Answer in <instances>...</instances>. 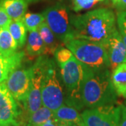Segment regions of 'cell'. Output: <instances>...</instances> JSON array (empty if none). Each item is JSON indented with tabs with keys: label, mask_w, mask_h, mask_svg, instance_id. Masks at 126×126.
Masks as SVG:
<instances>
[{
	"label": "cell",
	"mask_w": 126,
	"mask_h": 126,
	"mask_svg": "<svg viewBox=\"0 0 126 126\" xmlns=\"http://www.w3.org/2000/svg\"><path fill=\"white\" fill-rule=\"evenodd\" d=\"M72 37L98 43L104 46L117 30L111 10L101 8L71 17Z\"/></svg>",
	"instance_id": "6da1fadb"
},
{
	"label": "cell",
	"mask_w": 126,
	"mask_h": 126,
	"mask_svg": "<svg viewBox=\"0 0 126 126\" xmlns=\"http://www.w3.org/2000/svg\"><path fill=\"white\" fill-rule=\"evenodd\" d=\"M117 97L109 69L95 71L85 65L81 86V100L84 107L95 108L114 104Z\"/></svg>",
	"instance_id": "7a4b0ae2"
},
{
	"label": "cell",
	"mask_w": 126,
	"mask_h": 126,
	"mask_svg": "<svg viewBox=\"0 0 126 126\" xmlns=\"http://www.w3.org/2000/svg\"><path fill=\"white\" fill-rule=\"evenodd\" d=\"M63 43L80 63L91 69L99 71L110 67L107 50L102 44L75 38Z\"/></svg>",
	"instance_id": "3957f363"
},
{
	"label": "cell",
	"mask_w": 126,
	"mask_h": 126,
	"mask_svg": "<svg viewBox=\"0 0 126 126\" xmlns=\"http://www.w3.org/2000/svg\"><path fill=\"white\" fill-rule=\"evenodd\" d=\"M64 90V104L78 110L84 107L81 100V86L85 65L74 56L69 61L58 64Z\"/></svg>",
	"instance_id": "277c9868"
},
{
	"label": "cell",
	"mask_w": 126,
	"mask_h": 126,
	"mask_svg": "<svg viewBox=\"0 0 126 126\" xmlns=\"http://www.w3.org/2000/svg\"><path fill=\"white\" fill-rule=\"evenodd\" d=\"M42 105L55 111L64 104V90L59 69L54 59L48 58L41 87Z\"/></svg>",
	"instance_id": "5b68a950"
},
{
	"label": "cell",
	"mask_w": 126,
	"mask_h": 126,
	"mask_svg": "<svg viewBox=\"0 0 126 126\" xmlns=\"http://www.w3.org/2000/svg\"><path fill=\"white\" fill-rule=\"evenodd\" d=\"M48 55L39 56L32 66V76L30 89L27 97L23 102L24 109L28 116L42 106L41 87L45 74L46 64Z\"/></svg>",
	"instance_id": "8992f818"
},
{
	"label": "cell",
	"mask_w": 126,
	"mask_h": 126,
	"mask_svg": "<svg viewBox=\"0 0 126 126\" xmlns=\"http://www.w3.org/2000/svg\"><path fill=\"white\" fill-rule=\"evenodd\" d=\"M43 14L45 22L57 39L64 42L73 38L71 18L66 6L59 3L46 9Z\"/></svg>",
	"instance_id": "52a82bcc"
},
{
	"label": "cell",
	"mask_w": 126,
	"mask_h": 126,
	"mask_svg": "<svg viewBox=\"0 0 126 126\" xmlns=\"http://www.w3.org/2000/svg\"><path fill=\"white\" fill-rule=\"evenodd\" d=\"M83 126H119L121 105L108 104L89 108L81 113Z\"/></svg>",
	"instance_id": "ba28073f"
},
{
	"label": "cell",
	"mask_w": 126,
	"mask_h": 126,
	"mask_svg": "<svg viewBox=\"0 0 126 126\" xmlns=\"http://www.w3.org/2000/svg\"><path fill=\"white\" fill-rule=\"evenodd\" d=\"M32 67H19L10 74L4 81L10 93L18 102H24L27 97L31 81Z\"/></svg>",
	"instance_id": "9c48e42d"
},
{
	"label": "cell",
	"mask_w": 126,
	"mask_h": 126,
	"mask_svg": "<svg viewBox=\"0 0 126 126\" xmlns=\"http://www.w3.org/2000/svg\"><path fill=\"white\" fill-rule=\"evenodd\" d=\"M20 110L5 83H0V126H14L17 125Z\"/></svg>",
	"instance_id": "30bf717a"
},
{
	"label": "cell",
	"mask_w": 126,
	"mask_h": 126,
	"mask_svg": "<svg viewBox=\"0 0 126 126\" xmlns=\"http://www.w3.org/2000/svg\"><path fill=\"white\" fill-rule=\"evenodd\" d=\"M105 47L110 63L109 69L113 70L121 64L126 63V47L119 31L113 34Z\"/></svg>",
	"instance_id": "8fae6325"
},
{
	"label": "cell",
	"mask_w": 126,
	"mask_h": 126,
	"mask_svg": "<svg viewBox=\"0 0 126 126\" xmlns=\"http://www.w3.org/2000/svg\"><path fill=\"white\" fill-rule=\"evenodd\" d=\"M24 57L25 53L23 51H17L9 56L0 53V83H4L11 72L21 66Z\"/></svg>",
	"instance_id": "7c38bea8"
},
{
	"label": "cell",
	"mask_w": 126,
	"mask_h": 126,
	"mask_svg": "<svg viewBox=\"0 0 126 126\" xmlns=\"http://www.w3.org/2000/svg\"><path fill=\"white\" fill-rule=\"evenodd\" d=\"M0 6L12 20H18L26 14L28 2L26 0H0Z\"/></svg>",
	"instance_id": "4fadbf2b"
},
{
	"label": "cell",
	"mask_w": 126,
	"mask_h": 126,
	"mask_svg": "<svg viewBox=\"0 0 126 126\" xmlns=\"http://www.w3.org/2000/svg\"><path fill=\"white\" fill-rule=\"evenodd\" d=\"M53 116L59 121L71 122L79 126H83V122L81 114L76 108L64 104L53 111Z\"/></svg>",
	"instance_id": "5bb4252c"
},
{
	"label": "cell",
	"mask_w": 126,
	"mask_h": 126,
	"mask_svg": "<svg viewBox=\"0 0 126 126\" xmlns=\"http://www.w3.org/2000/svg\"><path fill=\"white\" fill-rule=\"evenodd\" d=\"M111 77L118 95L126 98V63L121 64L112 70Z\"/></svg>",
	"instance_id": "9a60e30c"
},
{
	"label": "cell",
	"mask_w": 126,
	"mask_h": 126,
	"mask_svg": "<svg viewBox=\"0 0 126 126\" xmlns=\"http://www.w3.org/2000/svg\"><path fill=\"white\" fill-rule=\"evenodd\" d=\"M38 31L45 45L46 55H54L55 51L60 47L58 42L56 40L57 37L54 33L50 29L45 21L43 22L38 28Z\"/></svg>",
	"instance_id": "2e32d148"
},
{
	"label": "cell",
	"mask_w": 126,
	"mask_h": 126,
	"mask_svg": "<svg viewBox=\"0 0 126 126\" xmlns=\"http://www.w3.org/2000/svg\"><path fill=\"white\" fill-rule=\"evenodd\" d=\"M26 49L28 55L30 56L34 57L46 55L45 45L38 30L30 32L27 37Z\"/></svg>",
	"instance_id": "e0dca14e"
},
{
	"label": "cell",
	"mask_w": 126,
	"mask_h": 126,
	"mask_svg": "<svg viewBox=\"0 0 126 126\" xmlns=\"http://www.w3.org/2000/svg\"><path fill=\"white\" fill-rule=\"evenodd\" d=\"M18 46L8 27H0V53L9 56L17 52Z\"/></svg>",
	"instance_id": "ac0fdd59"
},
{
	"label": "cell",
	"mask_w": 126,
	"mask_h": 126,
	"mask_svg": "<svg viewBox=\"0 0 126 126\" xmlns=\"http://www.w3.org/2000/svg\"><path fill=\"white\" fill-rule=\"evenodd\" d=\"M9 30L18 44V48H22L27 41V29L22 20H12L9 25Z\"/></svg>",
	"instance_id": "d6986e66"
},
{
	"label": "cell",
	"mask_w": 126,
	"mask_h": 126,
	"mask_svg": "<svg viewBox=\"0 0 126 126\" xmlns=\"http://www.w3.org/2000/svg\"><path fill=\"white\" fill-rule=\"evenodd\" d=\"M54 118L53 111L42 105L36 111L28 116L27 126H39L46 121Z\"/></svg>",
	"instance_id": "ffe728a7"
},
{
	"label": "cell",
	"mask_w": 126,
	"mask_h": 126,
	"mask_svg": "<svg viewBox=\"0 0 126 126\" xmlns=\"http://www.w3.org/2000/svg\"><path fill=\"white\" fill-rule=\"evenodd\" d=\"M21 20L27 31L32 32L38 30L42 23L45 21V18L43 14L27 13L25 14Z\"/></svg>",
	"instance_id": "44dd1931"
},
{
	"label": "cell",
	"mask_w": 126,
	"mask_h": 126,
	"mask_svg": "<svg viewBox=\"0 0 126 126\" xmlns=\"http://www.w3.org/2000/svg\"><path fill=\"white\" fill-rule=\"evenodd\" d=\"M104 1L105 0H72L73 10L75 12H79L83 10L90 9Z\"/></svg>",
	"instance_id": "7402d4cb"
},
{
	"label": "cell",
	"mask_w": 126,
	"mask_h": 126,
	"mask_svg": "<svg viewBox=\"0 0 126 126\" xmlns=\"http://www.w3.org/2000/svg\"><path fill=\"white\" fill-rule=\"evenodd\" d=\"M55 58L58 64H64L69 61L74 57L72 51L69 48L59 47L55 53Z\"/></svg>",
	"instance_id": "603a6c76"
},
{
	"label": "cell",
	"mask_w": 126,
	"mask_h": 126,
	"mask_svg": "<svg viewBox=\"0 0 126 126\" xmlns=\"http://www.w3.org/2000/svg\"><path fill=\"white\" fill-rule=\"evenodd\" d=\"M12 19L9 16L4 9L0 6V27H9Z\"/></svg>",
	"instance_id": "cb8c5ba5"
},
{
	"label": "cell",
	"mask_w": 126,
	"mask_h": 126,
	"mask_svg": "<svg viewBox=\"0 0 126 126\" xmlns=\"http://www.w3.org/2000/svg\"><path fill=\"white\" fill-rule=\"evenodd\" d=\"M119 126H126V106L121 104V118Z\"/></svg>",
	"instance_id": "d4e9b609"
},
{
	"label": "cell",
	"mask_w": 126,
	"mask_h": 126,
	"mask_svg": "<svg viewBox=\"0 0 126 126\" xmlns=\"http://www.w3.org/2000/svg\"><path fill=\"white\" fill-rule=\"evenodd\" d=\"M117 23L121 24L126 29V11H121L117 14Z\"/></svg>",
	"instance_id": "484cf974"
},
{
	"label": "cell",
	"mask_w": 126,
	"mask_h": 126,
	"mask_svg": "<svg viewBox=\"0 0 126 126\" xmlns=\"http://www.w3.org/2000/svg\"><path fill=\"white\" fill-rule=\"evenodd\" d=\"M39 126H59V121L55 119V118H53Z\"/></svg>",
	"instance_id": "4316f807"
},
{
	"label": "cell",
	"mask_w": 126,
	"mask_h": 126,
	"mask_svg": "<svg viewBox=\"0 0 126 126\" xmlns=\"http://www.w3.org/2000/svg\"><path fill=\"white\" fill-rule=\"evenodd\" d=\"M118 29H119V32L121 34L122 39L123 41L125 44L126 47V27H124L123 25H122L121 24H118Z\"/></svg>",
	"instance_id": "83f0119b"
},
{
	"label": "cell",
	"mask_w": 126,
	"mask_h": 126,
	"mask_svg": "<svg viewBox=\"0 0 126 126\" xmlns=\"http://www.w3.org/2000/svg\"><path fill=\"white\" fill-rule=\"evenodd\" d=\"M116 7L121 11H126V0H120Z\"/></svg>",
	"instance_id": "f1b7e54d"
},
{
	"label": "cell",
	"mask_w": 126,
	"mask_h": 126,
	"mask_svg": "<svg viewBox=\"0 0 126 126\" xmlns=\"http://www.w3.org/2000/svg\"><path fill=\"white\" fill-rule=\"evenodd\" d=\"M59 126H79L77 124L71 122L59 121Z\"/></svg>",
	"instance_id": "f546056e"
},
{
	"label": "cell",
	"mask_w": 126,
	"mask_h": 126,
	"mask_svg": "<svg viewBox=\"0 0 126 126\" xmlns=\"http://www.w3.org/2000/svg\"><path fill=\"white\" fill-rule=\"evenodd\" d=\"M27 126L25 123H24L23 122H19L17 125H16V126Z\"/></svg>",
	"instance_id": "4dcf8cb0"
},
{
	"label": "cell",
	"mask_w": 126,
	"mask_h": 126,
	"mask_svg": "<svg viewBox=\"0 0 126 126\" xmlns=\"http://www.w3.org/2000/svg\"><path fill=\"white\" fill-rule=\"evenodd\" d=\"M119 1L120 0H111V1H112L113 4L115 6H116L118 4V2H119Z\"/></svg>",
	"instance_id": "1f68e13d"
},
{
	"label": "cell",
	"mask_w": 126,
	"mask_h": 126,
	"mask_svg": "<svg viewBox=\"0 0 126 126\" xmlns=\"http://www.w3.org/2000/svg\"><path fill=\"white\" fill-rule=\"evenodd\" d=\"M28 3H31V2H36L37 1H39V0H26Z\"/></svg>",
	"instance_id": "d6a6232c"
},
{
	"label": "cell",
	"mask_w": 126,
	"mask_h": 126,
	"mask_svg": "<svg viewBox=\"0 0 126 126\" xmlns=\"http://www.w3.org/2000/svg\"></svg>",
	"instance_id": "836d02e7"
}]
</instances>
